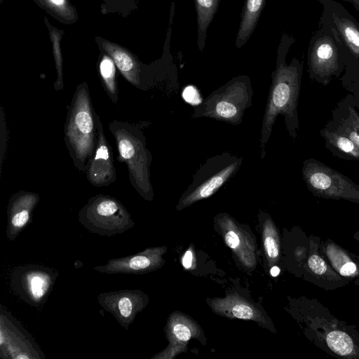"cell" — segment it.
I'll return each instance as SVG.
<instances>
[{
  "instance_id": "cell-1",
  "label": "cell",
  "mask_w": 359,
  "mask_h": 359,
  "mask_svg": "<svg viewBox=\"0 0 359 359\" xmlns=\"http://www.w3.org/2000/svg\"><path fill=\"white\" fill-rule=\"evenodd\" d=\"M279 51L276 70L272 73L266 105L262 120L260 138V158L266 154V145L271 135L276 118L282 115L289 135L296 140L299 129L298 102L303 73V64L296 58L287 65L285 55L294 39L285 36Z\"/></svg>"
},
{
  "instance_id": "cell-2",
  "label": "cell",
  "mask_w": 359,
  "mask_h": 359,
  "mask_svg": "<svg viewBox=\"0 0 359 359\" xmlns=\"http://www.w3.org/2000/svg\"><path fill=\"white\" fill-rule=\"evenodd\" d=\"M67 108L65 142L74 167L86 173L97 139L95 111L86 82L77 86Z\"/></svg>"
},
{
  "instance_id": "cell-3",
  "label": "cell",
  "mask_w": 359,
  "mask_h": 359,
  "mask_svg": "<svg viewBox=\"0 0 359 359\" xmlns=\"http://www.w3.org/2000/svg\"><path fill=\"white\" fill-rule=\"evenodd\" d=\"M139 124L114 120L108 128L116 141L117 159L125 163L133 187L146 201H151L154 191L150 180L152 155L147 147L146 137Z\"/></svg>"
},
{
  "instance_id": "cell-4",
  "label": "cell",
  "mask_w": 359,
  "mask_h": 359,
  "mask_svg": "<svg viewBox=\"0 0 359 359\" xmlns=\"http://www.w3.org/2000/svg\"><path fill=\"white\" fill-rule=\"evenodd\" d=\"M253 90L247 76L235 77L212 91L197 105L192 118L206 117L236 126L252 104Z\"/></svg>"
},
{
  "instance_id": "cell-5",
  "label": "cell",
  "mask_w": 359,
  "mask_h": 359,
  "mask_svg": "<svg viewBox=\"0 0 359 359\" xmlns=\"http://www.w3.org/2000/svg\"><path fill=\"white\" fill-rule=\"evenodd\" d=\"M243 158L224 152L208 158L193 176L191 184L184 191L177 205V210L215 194L238 171Z\"/></svg>"
},
{
  "instance_id": "cell-6",
  "label": "cell",
  "mask_w": 359,
  "mask_h": 359,
  "mask_svg": "<svg viewBox=\"0 0 359 359\" xmlns=\"http://www.w3.org/2000/svg\"><path fill=\"white\" fill-rule=\"evenodd\" d=\"M307 65L309 78L323 86H327L345 69L340 42L325 22H320V27L310 40Z\"/></svg>"
},
{
  "instance_id": "cell-7",
  "label": "cell",
  "mask_w": 359,
  "mask_h": 359,
  "mask_svg": "<svg viewBox=\"0 0 359 359\" xmlns=\"http://www.w3.org/2000/svg\"><path fill=\"white\" fill-rule=\"evenodd\" d=\"M78 219L88 231L106 236L123 233L135 224L118 200L102 194L88 199L79 210Z\"/></svg>"
},
{
  "instance_id": "cell-8",
  "label": "cell",
  "mask_w": 359,
  "mask_h": 359,
  "mask_svg": "<svg viewBox=\"0 0 359 359\" xmlns=\"http://www.w3.org/2000/svg\"><path fill=\"white\" fill-rule=\"evenodd\" d=\"M302 179L316 196L359 203V186L348 177L315 158L303 161Z\"/></svg>"
},
{
  "instance_id": "cell-9",
  "label": "cell",
  "mask_w": 359,
  "mask_h": 359,
  "mask_svg": "<svg viewBox=\"0 0 359 359\" xmlns=\"http://www.w3.org/2000/svg\"><path fill=\"white\" fill-rule=\"evenodd\" d=\"M320 22L327 23L340 42L345 74H359V22L340 3L334 0L323 6Z\"/></svg>"
},
{
  "instance_id": "cell-10",
  "label": "cell",
  "mask_w": 359,
  "mask_h": 359,
  "mask_svg": "<svg viewBox=\"0 0 359 359\" xmlns=\"http://www.w3.org/2000/svg\"><path fill=\"white\" fill-rule=\"evenodd\" d=\"M57 276V272L43 266H23L13 273L11 285L21 299L39 306L50 292Z\"/></svg>"
},
{
  "instance_id": "cell-11",
  "label": "cell",
  "mask_w": 359,
  "mask_h": 359,
  "mask_svg": "<svg viewBox=\"0 0 359 359\" xmlns=\"http://www.w3.org/2000/svg\"><path fill=\"white\" fill-rule=\"evenodd\" d=\"M97 300L104 310L128 330L137 314L147 306L148 297L141 290H121L103 292L97 297Z\"/></svg>"
},
{
  "instance_id": "cell-12",
  "label": "cell",
  "mask_w": 359,
  "mask_h": 359,
  "mask_svg": "<svg viewBox=\"0 0 359 359\" xmlns=\"http://www.w3.org/2000/svg\"><path fill=\"white\" fill-rule=\"evenodd\" d=\"M97 139L91 160L86 172L88 181L94 187H106L116 180L113 151L103 129L100 116L95 111Z\"/></svg>"
},
{
  "instance_id": "cell-13",
  "label": "cell",
  "mask_w": 359,
  "mask_h": 359,
  "mask_svg": "<svg viewBox=\"0 0 359 359\" xmlns=\"http://www.w3.org/2000/svg\"><path fill=\"white\" fill-rule=\"evenodd\" d=\"M165 248H149L135 255L113 258L93 269L107 274H142L160 268L163 264Z\"/></svg>"
},
{
  "instance_id": "cell-14",
  "label": "cell",
  "mask_w": 359,
  "mask_h": 359,
  "mask_svg": "<svg viewBox=\"0 0 359 359\" xmlns=\"http://www.w3.org/2000/svg\"><path fill=\"white\" fill-rule=\"evenodd\" d=\"M39 200L38 194L27 191H18L10 198L7 207L6 235L11 241H14L29 223Z\"/></svg>"
},
{
  "instance_id": "cell-15",
  "label": "cell",
  "mask_w": 359,
  "mask_h": 359,
  "mask_svg": "<svg viewBox=\"0 0 359 359\" xmlns=\"http://www.w3.org/2000/svg\"><path fill=\"white\" fill-rule=\"evenodd\" d=\"M217 222L222 227L226 244L246 266H254L256 264L255 246L254 243L250 241L249 236L228 215H220L217 217Z\"/></svg>"
},
{
  "instance_id": "cell-16",
  "label": "cell",
  "mask_w": 359,
  "mask_h": 359,
  "mask_svg": "<svg viewBox=\"0 0 359 359\" xmlns=\"http://www.w3.org/2000/svg\"><path fill=\"white\" fill-rule=\"evenodd\" d=\"M325 126L350 138L359 146V114L355 109L353 96L348 95L332 112Z\"/></svg>"
},
{
  "instance_id": "cell-17",
  "label": "cell",
  "mask_w": 359,
  "mask_h": 359,
  "mask_svg": "<svg viewBox=\"0 0 359 359\" xmlns=\"http://www.w3.org/2000/svg\"><path fill=\"white\" fill-rule=\"evenodd\" d=\"M104 49L114 60L123 76L133 86L147 90L148 86L142 77L140 65L128 51L112 43L107 42Z\"/></svg>"
},
{
  "instance_id": "cell-18",
  "label": "cell",
  "mask_w": 359,
  "mask_h": 359,
  "mask_svg": "<svg viewBox=\"0 0 359 359\" xmlns=\"http://www.w3.org/2000/svg\"><path fill=\"white\" fill-rule=\"evenodd\" d=\"M319 133L326 148L335 156L359 162V146L347 136L325 126Z\"/></svg>"
},
{
  "instance_id": "cell-19",
  "label": "cell",
  "mask_w": 359,
  "mask_h": 359,
  "mask_svg": "<svg viewBox=\"0 0 359 359\" xmlns=\"http://www.w3.org/2000/svg\"><path fill=\"white\" fill-rule=\"evenodd\" d=\"M213 309L219 313L243 320L264 322L262 313L250 303L238 297H226L212 303Z\"/></svg>"
},
{
  "instance_id": "cell-20",
  "label": "cell",
  "mask_w": 359,
  "mask_h": 359,
  "mask_svg": "<svg viewBox=\"0 0 359 359\" xmlns=\"http://www.w3.org/2000/svg\"><path fill=\"white\" fill-rule=\"evenodd\" d=\"M325 253L334 269L341 276L354 277L359 273L356 264L339 246L328 243L325 248Z\"/></svg>"
},
{
  "instance_id": "cell-21",
  "label": "cell",
  "mask_w": 359,
  "mask_h": 359,
  "mask_svg": "<svg viewBox=\"0 0 359 359\" xmlns=\"http://www.w3.org/2000/svg\"><path fill=\"white\" fill-rule=\"evenodd\" d=\"M264 3V0H247L236 40L238 47L245 43L252 34Z\"/></svg>"
},
{
  "instance_id": "cell-22",
  "label": "cell",
  "mask_w": 359,
  "mask_h": 359,
  "mask_svg": "<svg viewBox=\"0 0 359 359\" xmlns=\"http://www.w3.org/2000/svg\"><path fill=\"white\" fill-rule=\"evenodd\" d=\"M116 67L114 60L108 55H103L98 64V71L104 89L114 104H117L118 101Z\"/></svg>"
},
{
  "instance_id": "cell-23",
  "label": "cell",
  "mask_w": 359,
  "mask_h": 359,
  "mask_svg": "<svg viewBox=\"0 0 359 359\" xmlns=\"http://www.w3.org/2000/svg\"><path fill=\"white\" fill-rule=\"evenodd\" d=\"M329 348L334 353L344 357H356L357 351L353 341L345 332L332 330L325 336Z\"/></svg>"
},
{
  "instance_id": "cell-24",
  "label": "cell",
  "mask_w": 359,
  "mask_h": 359,
  "mask_svg": "<svg viewBox=\"0 0 359 359\" xmlns=\"http://www.w3.org/2000/svg\"><path fill=\"white\" fill-rule=\"evenodd\" d=\"M262 236L266 255L270 264L278 262L280 256V244L276 228L270 218L262 225Z\"/></svg>"
},
{
  "instance_id": "cell-25",
  "label": "cell",
  "mask_w": 359,
  "mask_h": 359,
  "mask_svg": "<svg viewBox=\"0 0 359 359\" xmlns=\"http://www.w3.org/2000/svg\"><path fill=\"white\" fill-rule=\"evenodd\" d=\"M219 0H196L198 12V40H203L205 33L217 7Z\"/></svg>"
},
{
  "instance_id": "cell-26",
  "label": "cell",
  "mask_w": 359,
  "mask_h": 359,
  "mask_svg": "<svg viewBox=\"0 0 359 359\" xmlns=\"http://www.w3.org/2000/svg\"><path fill=\"white\" fill-rule=\"evenodd\" d=\"M170 330L171 337L177 342H187L193 335L191 328L182 321L173 322Z\"/></svg>"
},
{
  "instance_id": "cell-27",
  "label": "cell",
  "mask_w": 359,
  "mask_h": 359,
  "mask_svg": "<svg viewBox=\"0 0 359 359\" xmlns=\"http://www.w3.org/2000/svg\"><path fill=\"white\" fill-rule=\"evenodd\" d=\"M308 265L310 270L316 275L325 276L330 273L334 274L328 268L324 259L317 254H311L308 259Z\"/></svg>"
},
{
  "instance_id": "cell-28",
  "label": "cell",
  "mask_w": 359,
  "mask_h": 359,
  "mask_svg": "<svg viewBox=\"0 0 359 359\" xmlns=\"http://www.w3.org/2000/svg\"><path fill=\"white\" fill-rule=\"evenodd\" d=\"M46 6L65 18L72 16V9L67 0H41Z\"/></svg>"
},
{
  "instance_id": "cell-29",
  "label": "cell",
  "mask_w": 359,
  "mask_h": 359,
  "mask_svg": "<svg viewBox=\"0 0 359 359\" xmlns=\"http://www.w3.org/2000/svg\"><path fill=\"white\" fill-rule=\"evenodd\" d=\"M342 83L350 91L353 92V103L359 111V74L350 76H343Z\"/></svg>"
},
{
  "instance_id": "cell-30",
  "label": "cell",
  "mask_w": 359,
  "mask_h": 359,
  "mask_svg": "<svg viewBox=\"0 0 359 359\" xmlns=\"http://www.w3.org/2000/svg\"><path fill=\"white\" fill-rule=\"evenodd\" d=\"M7 141H8V131L6 127V122L5 120V116L4 110L1 109V158H0V165L1 170L3 165V161L4 159L5 154L7 149Z\"/></svg>"
},
{
  "instance_id": "cell-31",
  "label": "cell",
  "mask_w": 359,
  "mask_h": 359,
  "mask_svg": "<svg viewBox=\"0 0 359 359\" xmlns=\"http://www.w3.org/2000/svg\"><path fill=\"white\" fill-rule=\"evenodd\" d=\"M184 99L191 104H198L201 102L199 100L200 96L198 92L196 89L193 86H187L183 93H182Z\"/></svg>"
},
{
  "instance_id": "cell-32",
  "label": "cell",
  "mask_w": 359,
  "mask_h": 359,
  "mask_svg": "<svg viewBox=\"0 0 359 359\" xmlns=\"http://www.w3.org/2000/svg\"><path fill=\"white\" fill-rule=\"evenodd\" d=\"M193 253L191 250H187L182 257V264L184 269H189L192 266Z\"/></svg>"
},
{
  "instance_id": "cell-33",
  "label": "cell",
  "mask_w": 359,
  "mask_h": 359,
  "mask_svg": "<svg viewBox=\"0 0 359 359\" xmlns=\"http://www.w3.org/2000/svg\"><path fill=\"white\" fill-rule=\"evenodd\" d=\"M270 273L272 276L276 277L279 274L280 269L278 266H274L271 267V269L270 270Z\"/></svg>"
},
{
  "instance_id": "cell-34",
  "label": "cell",
  "mask_w": 359,
  "mask_h": 359,
  "mask_svg": "<svg viewBox=\"0 0 359 359\" xmlns=\"http://www.w3.org/2000/svg\"><path fill=\"white\" fill-rule=\"evenodd\" d=\"M345 1L351 3L354 8L359 12V0H344Z\"/></svg>"
},
{
  "instance_id": "cell-35",
  "label": "cell",
  "mask_w": 359,
  "mask_h": 359,
  "mask_svg": "<svg viewBox=\"0 0 359 359\" xmlns=\"http://www.w3.org/2000/svg\"><path fill=\"white\" fill-rule=\"evenodd\" d=\"M323 6L331 2L333 0H318Z\"/></svg>"
}]
</instances>
